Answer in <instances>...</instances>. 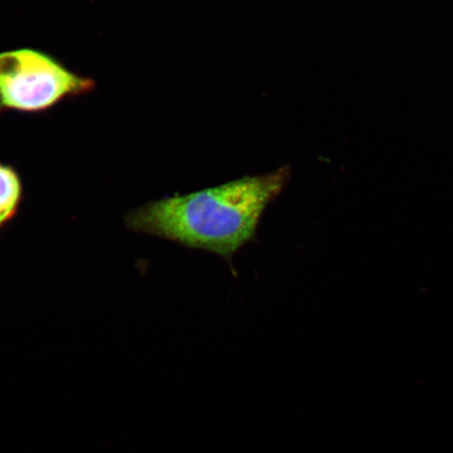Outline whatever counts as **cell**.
<instances>
[{"label":"cell","instance_id":"cell-1","mask_svg":"<svg viewBox=\"0 0 453 453\" xmlns=\"http://www.w3.org/2000/svg\"><path fill=\"white\" fill-rule=\"evenodd\" d=\"M291 168L245 177L230 183L150 202L126 215L137 234L160 237L230 262L251 242L265 209L286 188Z\"/></svg>","mask_w":453,"mask_h":453},{"label":"cell","instance_id":"cell-2","mask_svg":"<svg viewBox=\"0 0 453 453\" xmlns=\"http://www.w3.org/2000/svg\"><path fill=\"white\" fill-rule=\"evenodd\" d=\"M96 87L93 78L73 71L45 50L25 47L0 52V115H41L93 93Z\"/></svg>","mask_w":453,"mask_h":453},{"label":"cell","instance_id":"cell-3","mask_svg":"<svg viewBox=\"0 0 453 453\" xmlns=\"http://www.w3.org/2000/svg\"><path fill=\"white\" fill-rule=\"evenodd\" d=\"M24 197V180L19 170L0 161V231L19 214Z\"/></svg>","mask_w":453,"mask_h":453}]
</instances>
